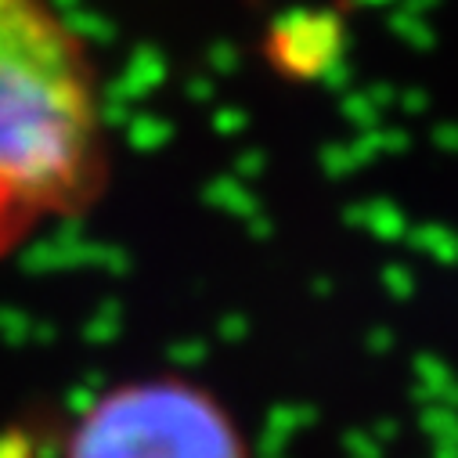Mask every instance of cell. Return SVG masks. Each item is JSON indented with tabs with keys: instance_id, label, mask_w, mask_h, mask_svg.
Listing matches in <instances>:
<instances>
[{
	"instance_id": "6da1fadb",
	"label": "cell",
	"mask_w": 458,
	"mask_h": 458,
	"mask_svg": "<svg viewBox=\"0 0 458 458\" xmlns=\"http://www.w3.org/2000/svg\"><path fill=\"white\" fill-rule=\"evenodd\" d=\"M108 166L94 58L51 0H0V260L98 195Z\"/></svg>"
},
{
	"instance_id": "7a4b0ae2",
	"label": "cell",
	"mask_w": 458,
	"mask_h": 458,
	"mask_svg": "<svg viewBox=\"0 0 458 458\" xmlns=\"http://www.w3.org/2000/svg\"><path fill=\"white\" fill-rule=\"evenodd\" d=\"M65 458H250L239 422L209 390L152 376L101 394L69 429Z\"/></svg>"
},
{
	"instance_id": "3957f363",
	"label": "cell",
	"mask_w": 458,
	"mask_h": 458,
	"mask_svg": "<svg viewBox=\"0 0 458 458\" xmlns=\"http://www.w3.org/2000/svg\"><path fill=\"white\" fill-rule=\"evenodd\" d=\"M343 47V26L328 12H293L267 33V62L285 76H321Z\"/></svg>"
}]
</instances>
